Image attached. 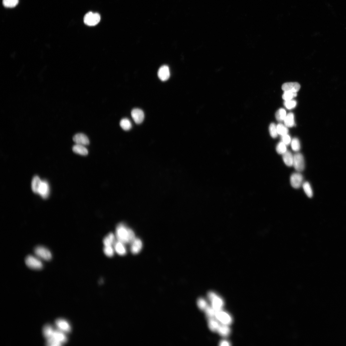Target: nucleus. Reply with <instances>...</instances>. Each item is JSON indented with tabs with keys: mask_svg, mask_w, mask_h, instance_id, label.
<instances>
[{
	"mask_svg": "<svg viewBox=\"0 0 346 346\" xmlns=\"http://www.w3.org/2000/svg\"><path fill=\"white\" fill-rule=\"evenodd\" d=\"M116 236L118 241L124 244H131L136 238L133 231L123 223L117 225Z\"/></svg>",
	"mask_w": 346,
	"mask_h": 346,
	"instance_id": "f257e3e1",
	"label": "nucleus"
},
{
	"mask_svg": "<svg viewBox=\"0 0 346 346\" xmlns=\"http://www.w3.org/2000/svg\"><path fill=\"white\" fill-rule=\"evenodd\" d=\"M25 263L29 268L35 270H39L44 267L42 260L36 256L30 255L25 259Z\"/></svg>",
	"mask_w": 346,
	"mask_h": 346,
	"instance_id": "f03ea898",
	"label": "nucleus"
},
{
	"mask_svg": "<svg viewBox=\"0 0 346 346\" xmlns=\"http://www.w3.org/2000/svg\"><path fill=\"white\" fill-rule=\"evenodd\" d=\"M35 255L42 261H49L52 258L51 252L46 247L38 246L34 250Z\"/></svg>",
	"mask_w": 346,
	"mask_h": 346,
	"instance_id": "7ed1b4c3",
	"label": "nucleus"
},
{
	"mask_svg": "<svg viewBox=\"0 0 346 346\" xmlns=\"http://www.w3.org/2000/svg\"><path fill=\"white\" fill-rule=\"evenodd\" d=\"M100 15L98 13L90 12L84 16V22L88 26H94L100 22Z\"/></svg>",
	"mask_w": 346,
	"mask_h": 346,
	"instance_id": "20e7f679",
	"label": "nucleus"
},
{
	"mask_svg": "<svg viewBox=\"0 0 346 346\" xmlns=\"http://www.w3.org/2000/svg\"><path fill=\"white\" fill-rule=\"evenodd\" d=\"M293 166L297 172L300 173L304 170L305 167V159L301 153H297L294 155Z\"/></svg>",
	"mask_w": 346,
	"mask_h": 346,
	"instance_id": "39448f33",
	"label": "nucleus"
},
{
	"mask_svg": "<svg viewBox=\"0 0 346 346\" xmlns=\"http://www.w3.org/2000/svg\"><path fill=\"white\" fill-rule=\"evenodd\" d=\"M50 188L48 182L44 180H41L36 192L41 198L44 199L48 198L50 194Z\"/></svg>",
	"mask_w": 346,
	"mask_h": 346,
	"instance_id": "423d86ee",
	"label": "nucleus"
},
{
	"mask_svg": "<svg viewBox=\"0 0 346 346\" xmlns=\"http://www.w3.org/2000/svg\"><path fill=\"white\" fill-rule=\"evenodd\" d=\"M50 340L56 344L58 346H61L66 343L67 338L65 333L58 330H55L53 334L50 338L47 340Z\"/></svg>",
	"mask_w": 346,
	"mask_h": 346,
	"instance_id": "0eeeda50",
	"label": "nucleus"
},
{
	"mask_svg": "<svg viewBox=\"0 0 346 346\" xmlns=\"http://www.w3.org/2000/svg\"><path fill=\"white\" fill-rule=\"evenodd\" d=\"M303 179V176L300 172L293 173L290 178V182L291 186L294 189L299 188L302 186Z\"/></svg>",
	"mask_w": 346,
	"mask_h": 346,
	"instance_id": "6e6552de",
	"label": "nucleus"
},
{
	"mask_svg": "<svg viewBox=\"0 0 346 346\" xmlns=\"http://www.w3.org/2000/svg\"><path fill=\"white\" fill-rule=\"evenodd\" d=\"M215 317L218 321L223 324L228 325L231 324L232 321L231 316L221 310L216 311Z\"/></svg>",
	"mask_w": 346,
	"mask_h": 346,
	"instance_id": "1a4fd4ad",
	"label": "nucleus"
},
{
	"mask_svg": "<svg viewBox=\"0 0 346 346\" xmlns=\"http://www.w3.org/2000/svg\"><path fill=\"white\" fill-rule=\"evenodd\" d=\"M55 324L58 330L65 333H69L71 331L69 323L64 319H57L55 322Z\"/></svg>",
	"mask_w": 346,
	"mask_h": 346,
	"instance_id": "9d476101",
	"label": "nucleus"
},
{
	"mask_svg": "<svg viewBox=\"0 0 346 346\" xmlns=\"http://www.w3.org/2000/svg\"><path fill=\"white\" fill-rule=\"evenodd\" d=\"M131 115L134 122L137 124L141 123L144 119V112L139 108L133 109L131 112Z\"/></svg>",
	"mask_w": 346,
	"mask_h": 346,
	"instance_id": "9b49d317",
	"label": "nucleus"
},
{
	"mask_svg": "<svg viewBox=\"0 0 346 346\" xmlns=\"http://www.w3.org/2000/svg\"><path fill=\"white\" fill-rule=\"evenodd\" d=\"M73 140L77 144L85 146L89 145L90 143L88 137L85 135L83 133L76 134L73 137Z\"/></svg>",
	"mask_w": 346,
	"mask_h": 346,
	"instance_id": "f8f14e48",
	"label": "nucleus"
},
{
	"mask_svg": "<svg viewBox=\"0 0 346 346\" xmlns=\"http://www.w3.org/2000/svg\"><path fill=\"white\" fill-rule=\"evenodd\" d=\"M170 75L169 69L166 65L162 66L158 71V77L163 81H166L169 79Z\"/></svg>",
	"mask_w": 346,
	"mask_h": 346,
	"instance_id": "ddd939ff",
	"label": "nucleus"
},
{
	"mask_svg": "<svg viewBox=\"0 0 346 346\" xmlns=\"http://www.w3.org/2000/svg\"><path fill=\"white\" fill-rule=\"evenodd\" d=\"M300 84L298 82H291L284 83L282 89L284 91H290L297 92L300 89Z\"/></svg>",
	"mask_w": 346,
	"mask_h": 346,
	"instance_id": "4468645a",
	"label": "nucleus"
},
{
	"mask_svg": "<svg viewBox=\"0 0 346 346\" xmlns=\"http://www.w3.org/2000/svg\"><path fill=\"white\" fill-rule=\"evenodd\" d=\"M131 244V252L135 255L138 254L141 251L143 247L141 240L139 238H136Z\"/></svg>",
	"mask_w": 346,
	"mask_h": 346,
	"instance_id": "2eb2a0df",
	"label": "nucleus"
},
{
	"mask_svg": "<svg viewBox=\"0 0 346 346\" xmlns=\"http://www.w3.org/2000/svg\"><path fill=\"white\" fill-rule=\"evenodd\" d=\"M212 302V307L216 311L221 310L224 305L223 299L217 295L210 301Z\"/></svg>",
	"mask_w": 346,
	"mask_h": 346,
	"instance_id": "dca6fc26",
	"label": "nucleus"
},
{
	"mask_svg": "<svg viewBox=\"0 0 346 346\" xmlns=\"http://www.w3.org/2000/svg\"><path fill=\"white\" fill-rule=\"evenodd\" d=\"M282 155L283 161L285 164L288 167L293 166L294 155L291 152L287 150Z\"/></svg>",
	"mask_w": 346,
	"mask_h": 346,
	"instance_id": "f3484780",
	"label": "nucleus"
},
{
	"mask_svg": "<svg viewBox=\"0 0 346 346\" xmlns=\"http://www.w3.org/2000/svg\"><path fill=\"white\" fill-rule=\"evenodd\" d=\"M124 244L118 241L115 243V249L117 254L123 256L126 255L127 251Z\"/></svg>",
	"mask_w": 346,
	"mask_h": 346,
	"instance_id": "a211bd4d",
	"label": "nucleus"
},
{
	"mask_svg": "<svg viewBox=\"0 0 346 346\" xmlns=\"http://www.w3.org/2000/svg\"><path fill=\"white\" fill-rule=\"evenodd\" d=\"M84 146L77 144L73 147V150L76 154L83 156L87 155L88 153V151L87 149Z\"/></svg>",
	"mask_w": 346,
	"mask_h": 346,
	"instance_id": "6ab92c4d",
	"label": "nucleus"
},
{
	"mask_svg": "<svg viewBox=\"0 0 346 346\" xmlns=\"http://www.w3.org/2000/svg\"><path fill=\"white\" fill-rule=\"evenodd\" d=\"M217 331L221 336L226 337L229 335L231 330L228 325L222 324L219 326Z\"/></svg>",
	"mask_w": 346,
	"mask_h": 346,
	"instance_id": "aec40b11",
	"label": "nucleus"
},
{
	"mask_svg": "<svg viewBox=\"0 0 346 346\" xmlns=\"http://www.w3.org/2000/svg\"><path fill=\"white\" fill-rule=\"evenodd\" d=\"M55 330L53 327L51 325H46L44 326L43 328V333L47 340L52 337Z\"/></svg>",
	"mask_w": 346,
	"mask_h": 346,
	"instance_id": "412c9836",
	"label": "nucleus"
},
{
	"mask_svg": "<svg viewBox=\"0 0 346 346\" xmlns=\"http://www.w3.org/2000/svg\"><path fill=\"white\" fill-rule=\"evenodd\" d=\"M220 325L217 319H215L214 318L209 319L208 325L211 331L213 332L217 331Z\"/></svg>",
	"mask_w": 346,
	"mask_h": 346,
	"instance_id": "4be33fe9",
	"label": "nucleus"
},
{
	"mask_svg": "<svg viewBox=\"0 0 346 346\" xmlns=\"http://www.w3.org/2000/svg\"><path fill=\"white\" fill-rule=\"evenodd\" d=\"M115 236L112 233H109L103 240V243L105 246H112L115 243Z\"/></svg>",
	"mask_w": 346,
	"mask_h": 346,
	"instance_id": "5701e85b",
	"label": "nucleus"
},
{
	"mask_svg": "<svg viewBox=\"0 0 346 346\" xmlns=\"http://www.w3.org/2000/svg\"><path fill=\"white\" fill-rule=\"evenodd\" d=\"M284 122L285 124L287 127H292L295 123L294 114L292 113L288 114L286 115Z\"/></svg>",
	"mask_w": 346,
	"mask_h": 346,
	"instance_id": "b1692460",
	"label": "nucleus"
},
{
	"mask_svg": "<svg viewBox=\"0 0 346 346\" xmlns=\"http://www.w3.org/2000/svg\"><path fill=\"white\" fill-rule=\"evenodd\" d=\"M302 186L307 196L309 198L313 197V192L310 183L307 181L303 182Z\"/></svg>",
	"mask_w": 346,
	"mask_h": 346,
	"instance_id": "393cba45",
	"label": "nucleus"
},
{
	"mask_svg": "<svg viewBox=\"0 0 346 346\" xmlns=\"http://www.w3.org/2000/svg\"><path fill=\"white\" fill-rule=\"evenodd\" d=\"M120 124L121 127L126 131L130 130L132 127L131 122L129 119L126 118L121 120Z\"/></svg>",
	"mask_w": 346,
	"mask_h": 346,
	"instance_id": "a878e982",
	"label": "nucleus"
},
{
	"mask_svg": "<svg viewBox=\"0 0 346 346\" xmlns=\"http://www.w3.org/2000/svg\"><path fill=\"white\" fill-rule=\"evenodd\" d=\"M41 180L38 176H35L33 177L31 181V188L34 193L36 194L39 185Z\"/></svg>",
	"mask_w": 346,
	"mask_h": 346,
	"instance_id": "bb28decb",
	"label": "nucleus"
},
{
	"mask_svg": "<svg viewBox=\"0 0 346 346\" xmlns=\"http://www.w3.org/2000/svg\"><path fill=\"white\" fill-rule=\"evenodd\" d=\"M286 116V112L285 110L281 108L276 112L275 117L277 120L280 122L284 121Z\"/></svg>",
	"mask_w": 346,
	"mask_h": 346,
	"instance_id": "cd10ccee",
	"label": "nucleus"
},
{
	"mask_svg": "<svg viewBox=\"0 0 346 346\" xmlns=\"http://www.w3.org/2000/svg\"><path fill=\"white\" fill-rule=\"evenodd\" d=\"M297 96V92L290 91H285L282 96V98L285 101L292 100Z\"/></svg>",
	"mask_w": 346,
	"mask_h": 346,
	"instance_id": "c85d7f7f",
	"label": "nucleus"
},
{
	"mask_svg": "<svg viewBox=\"0 0 346 346\" xmlns=\"http://www.w3.org/2000/svg\"><path fill=\"white\" fill-rule=\"evenodd\" d=\"M286 127V126L282 124H278L277 126V131L278 134H279L281 136L287 134L289 132V130Z\"/></svg>",
	"mask_w": 346,
	"mask_h": 346,
	"instance_id": "c756f323",
	"label": "nucleus"
},
{
	"mask_svg": "<svg viewBox=\"0 0 346 346\" xmlns=\"http://www.w3.org/2000/svg\"><path fill=\"white\" fill-rule=\"evenodd\" d=\"M19 2V0H3V4L6 7L13 8L15 7Z\"/></svg>",
	"mask_w": 346,
	"mask_h": 346,
	"instance_id": "7c9ffc66",
	"label": "nucleus"
},
{
	"mask_svg": "<svg viewBox=\"0 0 346 346\" xmlns=\"http://www.w3.org/2000/svg\"><path fill=\"white\" fill-rule=\"evenodd\" d=\"M286 146V145L282 142L278 143L276 148L277 152L278 154L283 155L287 151Z\"/></svg>",
	"mask_w": 346,
	"mask_h": 346,
	"instance_id": "2f4dec72",
	"label": "nucleus"
},
{
	"mask_svg": "<svg viewBox=\"0 0 346 346\" xmlns=\"http://www.w3.org/2000/svg\"><path fill=\"white\" fill-rule=\"evenodd\" d=\"M291 147L294 151L298 152L300 149V144L299 140L297 138H294L291 142Z\"/></svg>",
	"mask_w": 346,
	"mask_h": 346,
	"instance_id": "473e14b6",
	"label": "nucleus"
},
{
	"mask_svg": "<svg viewBox=\"0 0 346 346\" xmlns=\"http://www.w3.org/2000/svg\"><path fill=\"white\" fill-rule=\"evenodd\" d=\"M205 311L206 315L209 319L215 317L216 311L212 306H207Z\"/></svg>",
	"mask_w": 346,
	"mask_h": 346,
	"instance_id": "72a5a7b5",
	"label": "nucleus"
},
{
	"mask_svg": "<svg viewBox=\"0 0 346 346\" xmlns=\"http://www.w3.org/2000/svg\"><path fill=\"white\" fill-rule=\"evenodd\" d=\"M269 131L271 137L273 138H276L277 136V126L274 123H272L269 126Z\"/></svg>",
	"mask_w": 346,
	"mask_h": 346,
	"instance_id": "f704fd0d",
	"label": "nucleus"
},
{
	"mask_svg": "<svg viewBox=\"0 0 346 346\" xmlns=\"http://www.w3.org/2000/svg\"><path fill=\"white\" fill-rule=\"evenodd\" d=\"M284 105L286 108L291 110L296 107L297 105V102L296 100L292 99L285 101Z\"/></svg>",
	"mask_w": 346,
	"mask_h": 346,
	"instance_id": "c9c22d12",
	"label": "nucleus"
},
{
	"mask_svg": "<svg viewBox=\"0 0 346 346\" xmlns=\"http://www.w3.org/2000/svg\"><path fill=\"white\" fill-rule=\"evenodd\" d=\"M103 251L105 255L108 257H111L114 255V251L112 246H105Z\"/></svg>",
	"mask_w": 346,
	"mask_h": 346,
	"instance_id": "e433bc0d",
	"label": "nucleus"
},
{
	"mask_svg": "<svg viewBox=\"0 0 346 346\" xmlns=\"http://www.w3.org/2000/svg\"><path fill=\"white\" fill-rule=\"evenodd\" d=\"M197 303L198 307L202 310H205L208 306L207 302L203 298H199Z\"/></svg>",
	"mask_w": 346,
	"mask_h": 346,
	"instance_id": "4c0bfd02",
	"label": "nucleus"
},
{
	"mask_svg": "<svg viewBox=\"0 0 346 346\" xmlns=\"http://www.w3.org/2000/svg\"><path fill=\"white\" fill-rule=\"evenodd\" d=\"M282 141L286 145H288L291 142V139L290 136L288 134L282 136Z\"/></svg>",
	"mask_w": 346,
	"mask_h": 346,
	"instance_id": "58836bf2",
	"label": "nucleus"
},
{
	"mask_svg": "<svg viewBox=\"0 0 346 346\" xmlns=\"http://www.w3.org/2000/svg\"><path fill=\"white\" fill-rule=\"evenodd\" d=\"M220 346H228L230 345V343L228 341H226V340H223V341H221L220 343Z\"/></svg>",
	"mask_w": 346,
	"mask_h": 346,
	"instance_id": "ea45409f",
	"label": "nucleus"
}]
</instances>
